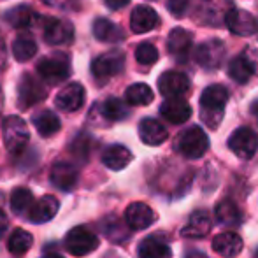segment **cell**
Wrapping results in <instances>:
<instances>
[{
  "instance_id": "6da1fadb",
  "label": "cell",
  "mask_w": 258,
  "mask_h": 258,
  "mask_svg": "<svg viewBox=\"0 0 258 258\" xmlns=\"http://www.w3.org/2000/svg\"><path fill=\"white\" fill-rule=\"evenodd\" d=\"M228 102V90L221 85H211L202 92L201 107H202V121L209 128H218L223 119V109Z\"/></svg>"
},
{
  "instance_id": "7a4b0ae2",
  "label": "cell",
  "mask_w": 258,
  "mask_h": 258,
  "mask_svg": "<svg viewBox=\"0 0 258 258\" xmlns=\"http://www.w3.org/2000/svg\"><path fill=\"white\" fill-rule=\"evenodd\" d=\"M37 72L41 79L48 81L49 85H58L71 76V58L61 51L42 56L37 63Z\"/></svg>"
},
{
  "instance_id": "3957f363",
  "label": "cell",
  "mask_w": 258,
  "mask_h": 258,
  "mask_svg": "<svg viewBox=\"0 0 258 258\" xmlns=\"http://www.w3.org/2000/svg\"><path fill=\"white\" fill-rule=\"evenodd\" d=\"M2 137L7 151L13 155H18L27 148L30 141L28 126L20 116H7L2 123Z\"/></svg>"
},
{
  "instance_id": "277c9868",
  "label": "cell",
  "mask_w": 258,
  "mask_h": 258,
  "mask_svg": "<svg viewBox=\"0 0 258 258\" xmlns=\"http://www.w3.org/2000/svg\"><path fill=\"white\" fill-rule=\"evenodd\" d=\"M177 150L184 158L197 160L204 156L206 151L209 150V139L201 126H190L177 139Z\"/></svg>"
},
{
  "instance_id": "5b68a950",
  "label": "cell",
  "mask_w": 258,
  "mask_h": 258,
  "mask_svg": "<svg viewBox=\"0 0 258 258\" xmlns=\"http://www.w3.org/2000/svg\"><path fill=\"white\" fill-rule=\"evenodd\" d=\"M99 248V237L86 227H74L65 237V249L74 256H86Z\"/></svg>"
},
{
  "instance_id": "8992f818",
  "label": "cell",
  "mask_w": 258,
  "mask_h": 258,
  "mask_svg": "<svg viewBox=\"0 0 258 258\" xmlns=\"http://www.w3.org/2000/svg\"><path fill=\"white\" fill-rule=\"evenodd\" d=\"M230 11H234L232 0H202L197 9V20L207 27H221Z\"/></svg>"
},
{
  "instance_id": "52a82bcc",
  "label": "cell",
  "mask_w": 258,
  "mask_h": 258,
  "mask_svg": "<svg viewBox=\"0 0 258 258\" xmlns=\"http://www.w3.org/2000/svg\"><path fill=\"white\" fill-rule=\"evenodd\" d=\"M195 61L201 65L206 71H216L221 63L225 61V56H227V49H225V44L218 39H211V41H206L195 49Z\"/></svg>"
},
{
  "instance_id": "ba28073f",
  "label": "cell",
  "mask_w": 258,
  "mask_h": 258,
  "mask_svg": "<svg viewBox=\"0 0 258 258\" xmlns=\"http://www.w3.org/2000/svg\"><path fill=\"white\" fill-rule=\"evenodd\" d=\"M228 148L235 156L242 160L253 158V155L258 150V136L255 130H251L249 126H241L237 128L228 139Z\"/></svg>"
},
{
  "instance_id": "9c48e42d",
  "label": "cell",
  "mask_w": 258,
  "mask_h": 258,
  "mask_svg": "<svg viewBox=\"0 0 258 258\" xmlns=\"http://www.w3.org/2000/svg\"><path fill=\"white\" fill-rule=\"evenodd\" d=\"M46 95H48L46 86L37 78H34L32 74H25L21 78L20 85H18V104H20V107H32V105L44 100Z\"/></svg>"
},
{
  "instance_id": "30bf717a",
  "label": "cell",
  "mask_w": 258,
  "mask_h": 258,
  "mask_svg": "<svg viewBox=\"0 0 258 258\" xmlns=\"http://www.w3.org/2000/svg\"><path fill=\"white\" fill-rule=\"evenodd\" d=\"M125 67V54L121 51H109L100 56H97L92 63V74L95 76L99 81L118 76Z\"/></svg>"
},
{
  "instance_id": "8fae6325",
  "label": "cell",
  "mask_w": 258,
  "mask_h": 258,
  "mask_svg": "<svg viewBox=\"0 0 258 258\" xmlns=\"http://www.w3.org/2000/svg\"><path fill=\"white\" fill-rule=\"evenodd\" d=\"M158 90L167 99H181L190 90V79L183 72L167 71L158 78Z\"/></svg>"
},
{
  "instance_id": "7c38bea8",
  "label": "cell",
  "mask_w": 258,
  "mask_h": 258,
  "mask_svg": "<svg viewBox=\"0 0 258 258\" xmlns=\"http://www.w3.org/2000/svg\"><path fill=\"white\" fill-rule=\"evenodd\" d=\"M44 41L51 46L71 44L74 41V27L71 21L60 18H48L44 23Z\"/></svg>"
},
{
  "instance_id": "4fadbf2b",
  "label": "cell",
  "mask_w": 258,
  "mask_h": 258,
  "mask_svg": "<svg viewBox=\"0 0 258 258\" xmlns=\"http://www.w3.org/2000/svg\"><path fill=\"white\" fill-rule=\"evenodd\" d=\"M85 95H86L85 86L79 85V83H71V85H67L65 88H61L60 92H58L56 99H54V104H56V107L61 109V111L74 112L83 107V104H85Z\"/></svg>"
},
{
  "instance_id": "5bb4252c",
  "label": "cell",
  "mask_w": 258,
  "mask_h": 258,
  "mask_svg": "<svg viewBox=\"0 0 258 258\" xmlns=\"http://www.w3.org/2000/svg\"><path fill=\"white\" fill-rule=\"evenodd\" d=\"M125 221L132 230H144L151 227L156 221V214L148 204L144 202H134L126 207L125 211Z\"/></svg>"
},
{
  "instance_id": "9a60e30c",
  "label": "cell",
  "mask_w": 258,
  "mask_h": 258,
  "mask_svg": "<svg viewBox=\"0 0 258 258\" xmlns=\"http://www.w3.org/2000/svg\"><path fill=\"white\" fill-rule=\"evenodd\" d=\"M191 42H194L191 32L184 30V28H174L167 39V48L179 63H184L188 60V54H190Z\"/></svg>"
},
{
  "instance_id": "2e32d148",
  "label": "cell",
  "mask_w": 258,
  "mask_h": 258,
  "mask_svg": "<svg viewBox=\"0 0 258 258\" xmlns=\"http://www.w3.org/2000/svg\"><path fill=\"white\" fill-rule=\"evenodd\" d=\"M225 25L235 35H253L258 32L256 18L253 14H249L248 11H237V9L230 11Z\"/></svg>"
},
{
  "instance_id": "e0dca14e",
  "label": "cell",
  "mask_w": 258,
  "mask_h": 258,
  "mask_svg": "<svg viewBox=\"0 0 258 258\" xmlns=\"http://www.w3.org/2000/svg\"><path fill=\"white\" fill-rule=\"evenodd\" d=\"M160 23V18L156 14L155 9L148 6H137L132 11V16H130V28L136 34H146L156 28V25Z\"/></svg>"
},
{
  "instance_id": "ac0fdd59",
  "label": "cell",
  "mask_w": 258,
  "mask_h": 258,
  "mask_svg": "<svg viewBox=\"0 0 258 258\" xmlns=\"http://www.w3.org/2000/svg\"><path fill=\"white\" fill-rule=\"evenodd\" d=\"M58 209H60V202H58L56 197L53 195H44L39 201H35L34 207L28 213V220L32 223L39 225V223H48L49 220H53L56 216Z\"/></svg>"
},
{
  "instance_id": "d6986e66",
  "label": "cell",
  "mask_w": 258,
  "mask_h": 258,
  "mask_svg": "<svg viewBox=\"0 0 258 258\" xmlns=\"http://www.w3.org/2000/svg\"><path fill=\"white\" fill-rule=\"evenodd\" d=\"M162 116L172 125H181L186 123L191 116V107L186 100L183 99H167L160 107Z\"/></svg>"
},
{
  "instance_id": "ffe728a7",
  "label": "cell",
  "mask_w": 258,
  "mask_h": 258,
  "mask_svg": "<svg viewBox=\"0 0 258 258\" xmlns=\"http://www.w3.org/2000/svg\"><path fill=\"white\" fill-rule=\"evenodd\" d=\"M139 137L148 146H160V144L167 141L169 132L158 119L146 118L139 123Z\"/></svg>"
},
{
  "instance_id": "44dd1931",
  "label": "cell",
  "mask_w": 258,
  "mask_h": 258,
  "mask_svg": "<svg viewBox=\"0 0 258 258\" xmlns=\"http://www.w3.org/2000/svg\"><path fill=\"white\" fill-rule=\"evenodd\" d=\"M211 216L207 214V211H195L190 218H188L186 225L181 228V235L188 239H199L206 237L211 230Z\"/></svg>"
},
{
  "instance_id": "7402d4cb",
  "label": "cell",
  "mask_w": 258,
  "mask_h": 258,
  "mask_svg": "<svg viewBox=\"0 0 258 258\" xmlns=\"http://www.w3.org/2000/svg\"><path fill=\"white\" fill-rule=\"evenodd\" d=\"M213 249L225 258H234L242 251V239L235 232H221L214 237Z\"/></svg>"
},
{
  "instance_id": "603a6c76",
  "label": "cell",
  "mask_w": 258,
  "mask_h": 258,
  "mask_svg": "<svg viewBox=\"0 0 258 258\" xmlns=\"http://www.w3.org/2000/svg\"><path fill=\"white\" fill-rule=\"evenodd\" d=\"M51 183L63 191H69L78 183V169L67 162H58L51 169Z\"/></svg>"
},
{
  "instance_id": "cb8c5ba5",
  "label": "cell",
  "mask_w": 258,
  "mask_h": 258,
  "mask_svg": "<svg viewBox=\"0 0 258 258\" xmlns=\"http://www.w3.org/2000/svg\"><path fill=\"white\" fill-rule=\"evenodd\" d=\"M132 153L128 148L121 146V144H112V146L105 148L102 153V163L111 170H121L132 162Z\"/></svg>"
},
{
  "instance_id": "d4e9b609",
  "label": "cell",
  "mask_w": 258,
  "mask_h": 258,
  "mask_svg": "<svg viewBox=\"0 0 258 258\" xmlns=\"http://www.w3.org/2000/svg\"><path fill=\"white\" fill-rule=\"evenodd\" d=\"M253 74H255V63L246 54H239V56L232 58L228 63V76L239 85L248 83Z\"/></svg>"
},
{
  "instance_id": "484cf974",
  "label": "cell",
  "mask_w": 258,
  "mask_h": 258,
  "mask_svg": "<svg viewBox=\"0 0 258 258\" xmlns=\"http://www.w3.org/2000/svg\"><path fill=\"white\" fill-rule=\"evenodd\" d=\"M93 35L102 42H121L125 39V32L105 18H97L93 21Z\"/></svg>"
},
{
  "instance_id": "4316f807",
  "label": "cell",
  "mask_w": 258,
  "mask_h": 258,
  "mask_svg": "<svg viewBox=\"0 0 258 258\" xmlns=\"http://www.w3.org/2000/svg\"><path fill=\"white\" fill-rule=\"evenodd\" d=\"M214 216H216L218 223H221L223 227H237L242 220V214L239 211L237 204L234 201H221L214 209Z\"/></svg>"
},
{
  "instance_id": "83f0119b",
  "label": "cell",
  "mask_w": 258,
  "mask_h": 258,
  "mask_svg": "<svg viewBox=\"0 0 258 258\" xmlns=\"http://www.w3.org/2000/svg\"><path fill=\"white\" fill-rule=\"evenodd\" d=\"M32 123H34V126L37 128V132L41 134L42 137L54 136L61 126L60 118H58L53 111H49V109H44V111L37 112V114L32 118Z\"/></svg>"
},
{
  "instance_id": "f1b7e54d",
  "label": "cell",
  "mask_w": 258,
  "mask_h": 258,
  "mask_svg": "<svg viewBox=\"0 0 258 258\" xmlns=\"http://www.w3.org/2000/svg\"><path fill=\"white\" fill-rule=\"evenodd\" d=\"M139 258H172V249L158 237H146L139 244Z\"/></svg>"
},
{
  "instance_id": "f546056e",
  "label": "cell",
  "mask_w": 258,
  "mask_h": 258,
  "mask_svg": "<svg viewBox=\"0 0 258 258\" xmlns=\"http://www.w3.org/2000/svg\"><path fill=\"white\" fill-rule=\"evenodd\" d=\"M34 204H35V199L28 188H16L13 191V195H11V209L18 216H23V214L28 216V213H30Z\"/></svg>"
},
{
  "instance_id": "4dcf8cb0",
  "label": "cell",
  "mask_w": 258,
  "mask_h": 258,
  "mask_svg": "<svg viewBox=\"0 0 258 258\" xmlns=\"http://www.w3.org/2000/svg\"><path fill=\"white\" fill-rule=\"evenodd\" d=\"M125 99L130 105H148L153 102L155 95H153V90L148 85H144V83H136V85L126 88Z\"/></svg>"
},
{
  "instance_id": "1f68e13d",
  "label": "cell",
  "mask_w": 258,
  "mask_h": 258,
  "mask_svg": "<svg viewBox=\"0 0 258 258\" xmlns=\"http://www.w3.org/2000/svg\"><path fill=\"white\" fill-rule=\"evenodd\" d=\"M6 20L13 25L14 28H28L35 21V14L32 7L28 6H18L13 7L9 13L6 14Z\"/></svg>"
},
{
  "instance_id": "d6a6232c",
  "label": "cell",
  "mask_w": 258,
  "mask_h": 258,
  "mask_svg": "<svg viewBox=\"0 0 258 258\" xmlns=\"http://www.w3.org/2000/svg\"><path fill=\"white\" fill-rule=\"evenodd\" d=\"M32 242H34V237H32L30 232L23 230V228H16L11 234L9 242H7V249L13 255H23V253H27L32 248Z\"/></svg>"
},
{
  "instance_id": "836d02e7",
  "label": "cell",
  "mask_w": 258,
  "mask_h": 258,
  "mask_svg": "<svg viewBox=\"0 0 258 258\" xmlns=\"http://www.w3.org/2000/svg\"><path fill=\"white\" fill-rule=\"evenodd\" d=\"M100 111H102V114L109 121H121V119H125L126 116H128V107H126V104L123 102V100L116 99V97H111V99L105 100Z\"/></svg>"
},
{
  "instance_id": "e575fe53",
  "label": "cell",
  "mask_w": 258,
  "mask_h": 258,
  "mask_svg": "<svg viewBox=\"0 0 258 258\" xmlns=\"http://www.w3.org/2000/svg\"><path fill=\"white\" fill-rule=\"evenodd\" d=\"M37 53V42L30 37H18L13 42V54L18 61H27Z\"/></svg>"
},
{
  "instance_id": "d590c367",
  "label": "cell",
  "mask_w": 258,
  "mask_h": 258,
  "mask_svg": "<svg viewBox=\"0 0 258 258\" xmlns=\"http://www.w3.org/2000/svg\"><path fill=\"white\" fill-rule=\"evenodd\" d=\"M136 60L141 65H153L158 60V49L153 44H150V42H143L136 49Z\"/></svg>"
},
{
  "instance_id": "8d00e7d4",
  "label": "cell",
  "mask_w": 258,
  "mask_h": 258,
  "mask_svg": "<svg viewBox=\"0 0 258 258\" xmlns=\"http://www.w3.org/2000/svg\"><path fill=\"white\" fill-rule=\"evenodd\" d=\"M92 141H90V137L86 136V134H83V136H78V139L72 143V153L76 156H81V158H88L90 155V148H92Z\"/></svg>"
},
{
  "instance_id": "74e56055",
  "label": "cell",
  "mask_w": 258,
  "mask_h": 258,
  "mask_svg": "<svg viewBox=\"0 0 258 258\" xmlns=\"http://www.w3.org/2000/svg\"><path fill=\"white\" fill-rule=\"evenodd\" d=\"M188 6H190V0H167V9L176 18H183L188 11Z\"/></svg>"
},
{
  "instance_id": "f35d334b",
  "label": "cell",
  "mask_w": 258,
  "mask_h": 258,
  "mask_svg": "<svg viewBox=\"0 0 258 258\" xmlns=\"http://www.w3.org/2000/svg\"><path fill=\"white\" fill-rule=\"evenodd\" d=\"M42 4H46V6H49V7H54V9H60V11L79 9L78 0H42Z\"/></svg>"
},
{
  "instance_id": "ab89813d",
  "label": "cell",
  "mask_w": 258,
  "mask_h": 258,
  "mask_svg": "<svg viewBox=\"0 0 258 258\" xmlns=\"http://www.w3.org/2000/svg\"><path fill=\"white\" fill-rule=\"evenodd\" d=\"M104 2H105V6H107L109 9L118 11V9H121V7L128 6L130 0H104Z\"/></svg>"
},
{
  "instance_id": "60d3db41",
  "label": "cell",
  "mask_w": 258,
  "mask_h": 258,
  "mask_svg": "<svg viewBox=\"0 0 258 258\" xmlns=\"http://www.w3.org/2000/svg\"><path fill=\"white\" fill-rule=\"evenodd\" d=\"M9 228V218L4 211H0V237L6 234V230Z\"/></svg>"
},
{
  "instance_id": "b9f144b4",
  "label": "cell",
  "mask_w": 258,
  "mask_h": 258,
  "mask_svg": "<svg viewBox=\"0 0 258 258\" xmlns=\"http://www.w3.org/2000/svg\"><path fill=\"white\" fill-rule=\"evenodd\" d=\"M7 61V53H6V46H4V42L0 41V69L6 65Z\"/></svg>"
},
{
  "instance_id": "7bdbcfd3",
  "label": "cell",
  "mask_w": 258,
  "mask_h": 258,
  "mask_svg": "<svg viewBox=\"0 0 258 258\" xmlns=\"http://www.w3.org/2000/svg\"><path fill=\"white\" fill-rule=\"evenodd\" d=\"M44 258H61L60 255H48V256H44Z\"/></svg>"
},
{
  "instance_id": "ee69618b",
  "label": "cell",
  "mask_w": 258,
  "mask_h": 258,
  "mask_svg": "<svg viewBox=\"0 0 258 258\" xmlns=\"http://www.w3.org/2000/svg\"><path fill=\"white\" fill-rule=\"evenodd\" d=\"M0 102H2V92H0Z\"/></svg>"
}]
</instances>
